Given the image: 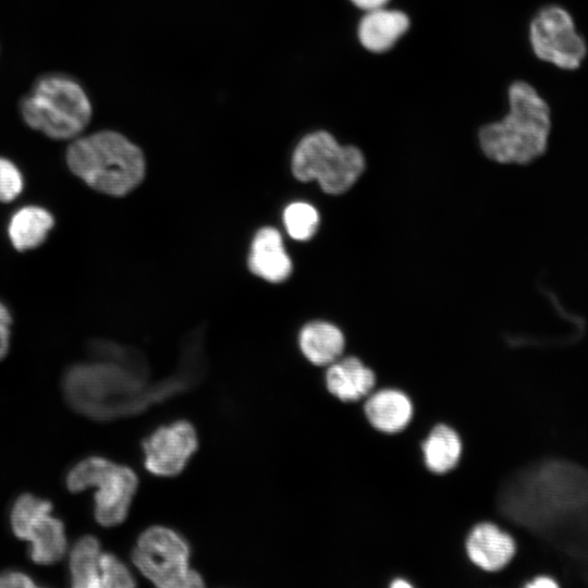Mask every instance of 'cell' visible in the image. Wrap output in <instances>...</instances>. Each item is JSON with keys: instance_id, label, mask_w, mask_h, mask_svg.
<instances>
[{"instance_id": "24", "label": "cell", "mask_w": 588, "mask_h": 588, "mask_svg": "<svg viewBox=\"0 0 588 588\" xmlns=\"http://www.w3.org/2000/svg\"><path fill=\"white\" fill-rule=\"evenodd\" d=\"M12 317L8 307L0 302V360L8 354Z\"/></svg>"}, {"instance_id": "12", "label": "cell", "mask_w": 588, "mask_h": 588, "mask_svg": "<svg viewBox=\"0 0 588 588\" xmlns=\"http://www.w3.org/2000/svg\"><path fill=\"white\" fill-rule=\"evenodd\" d=\"M362 408L370 427L389 436L403 432L414 416L412 399L395 387L376 388L363 400Z\"/></svg>"}, {"instance_id": "5", "label": "cell", "mask_w": 588, "mask_h": 588, "mask_svg": "<svg viewBox=\"0 0 588 588\" xmlns=\"http://www.w3.org/2000/svg\"><path fill=\"white\" fill-rule=\"evenodd\" d=\"M365 168V158L355 146H343L326 131L305 135L292 155V172L303 182L317 181L328 194L346 192Z\"/></svg>"}, {"instance_id": "8", "label": "cell", "mask_w": 588, "mask_h": 588, "mask_svg": "<svg viewBox=\"0 0 588 588\" xmlns=\"http://www.w3.org/2000/svg\"><path fill=\"white\" fill-rule=\"evenodd\" d=\"M528 36L534 54L562 71L578 70L588 53L573 15L559 4L546 5L535 14Z\"/></svg>"}, {"instance_id": "16", "label": "cell", "mask_w": 588, "mask_h": 588, "mask_svg": "<svg viewBox=\"0 0 588 588\" xmlns=\"http://www.w3.org/2000/svg\"><path fill=\"white\" fill-rule=\"evenodd\" d=\"M425 468L432 475L453 471L463 455V441L455 428L446 422L434 424L420 441Z\"/></svg>"}, {"instance_id": "19", "label": "cell", "mask_w": 588, "mask_h": 588, "mask_svg": "<svg viewBox=\"0 0 588 588\" xmlns=\"http://www.w3.org/2000/svg\"><path fill=\"white\" fill-rule=\"evenodd\" d=\"M99 540L86 535L79 538L70 552V576L75 588H101Z\"/></svg>"}, {"instance_id": "1", "label": "cell", "mask_w": 588, "mask_h": 588, "mask_svg": "<svg viewBox=\"0 0 588 588\" xmlns=\"http://www.w3.org/2000/svg\"><path fill=\"white\" fill-rule=\"evenodd\" d=\"M203 373L200 353L193 346L184 352L175 373L155 382L149 380L148 368L100 359L70 367L62 389L75 412L95 420H112L138 415L192 390Z\"/></svg>"}, {"instance_id": "10", "label": "cell", "mask_w": 588, "mask_h": 588, "mask_svg": "<svg viewBox=\"0 0 588 588\" xmlns=\"http://www.w3.org/2000/svg\"><path fill=\"white\" fill-rule=\"evenodd\" d=\"M197 448V432L189 421L181 419L162 425L142 442L145 468L160 477L176 476Z\"/></svg>"}, {"instance_id": "14", "label": "cell", "mask_w": 588, "mask_h": 588, "mask_svg": "<svg viewBox=\"0 0 588 588\" xmlns=\"http://www.w3.org/2000/svg\"><path fill=\"white\" fill-rule=\"evenodd\" d=\"M408 16L399 10L379 8L366 11L357 27L362 46L373 53L385 52L407 32Z\"/></svg>"}, {"instance_id": "23", "label": "cell", "mask_w": 588, "mask_h": 588, "mask_svg": "<svg viewBox=\"0 0 588 588\" xmlns=\"http://www.w3.org/2000/svg\"><path fill=\"white\" fill-rule=\"evenodd\" d=\"M37 587L36 583L25 573L7 571L0 573V588Z\"/></svg>"}, {"instance_id": "13", "label": "cell", "mask_w": 588, "mask_h": 588, "mask_svg": "<svg viewBox=\"0 0 588 588\" xmlns=\"http://www.w3.org/2000/svg\"><path fill=\"white\" fill-rule=\"evenodd\" d=\"M324 387L341 403H358L377 388V376L362 359L347 356L328 366Z\"/></svg>"}, {"instance_id": "15", "label": "cell", "mask_w": 588, "mask_h": 588, "mask_svg": "<svg viewBox=\"0 0 588 588\" xmlns=\"http://www.w3.org/2000/svg\"><path fill=\"white\" fill-rule=\"evenodd\" d=\"M248 267L254 274L269 282L279 283L289 278L292 262L275 229L267 226L256 233Z\"/></svg>"}, {"instance_id": "25", "label": "cell", "mask_w": 588, "mask_h": 588, "mask_svg": "<svg viewBox=\"0 0 588 588\" xmlns=\"http://www.w3.org/2000/svg\"><path fill=\"white\" fill-rule=\"evenodd\" d=\"M355 7L360 10L370 11L385 7L390 0H350Z\"/></svg>"}, {"instance_id": "2", "label": "cell", "mask_w": 588, "mask_h": 588, "mask_svg": "<svg viewBox=\"0 0 588 588\" xmlns=\"http://www.w3.org/2000/svg\"><path fill=\"white\" fill-rule=\"evenodd\" d=\"M509 112L479 131L485 155L500 163L527 164L542 156L549 144L551 109L529 83L516 81L507 90Z\"/></svg>"}, {"instance_id": "26", "label": "cell", "mask_w": 588, "mask_h": 588, "mask_svg": "<svg viewBox=\"0 0 588 588\" xmlns=\"http://www.w3.org/2000/svg\"><path fill=\"white\" fill-rule=\"evenodd\" d=\"M525 586L527 588H553L556 587L558 584L548 576H538L529 580Z\"/></svg>"}, {"instance_id": "4", "label": "cell", "mask_w": 588, "mask_h": 588, "mask_svg": "<svg viewBox=\"0 0 588 588\" xmlns=\"http://www.w3.org/2000/svg\"><path fill=\"white\" fill-rule=\"evenodd\" d=\"M20 109L29 127L53 139L76 137L93 115L84 88L64 74L40 77L22 99Z\"/></svg>"}, {"instance_id": "22", "label": "cell", "mask_w": 588, "mask_h": 588, "mask_svg": "<svg viewBox=\"0 0 588 588\" xmlns=\"http://www.w3.org/2000/svg\"><path fill=\"white\" fill-rule=\"evenodd\" d=\"M23 187L24 180L20 169L11 160L0 157V201L14 200Z\"/></svg>"}, {"instance_id": "21", "label": "cell", "mask_w": 588, "mask_h": 588, "mask_svg": "<svg viewBox=\"0 0 588 588\" xmlns=\"http://www.w3.org/2000/svg\"><path fill=\"white\" fill-rule=\"evenodd\" d=\"M101 587L130 588L136 581L130 568L113 553L103 552L100 556Z\"/></svg>"}, {"instance_id": "20", "label": "cell", "mask_w": 588, "mask_h": 588, "mask_svg": "<svg viewBox=\"0 0 588 588\" xmlns=\"http://www.w3.org/2000/svg\"><path fill=\"white\" fill-rule=\"evenodd\" d=\"M283 222L291 237L297 241H307L317 231L319 216L311 205L297 201L285 208Z\"/></svg>"}, {"instance_id": "3", "label": "cell", "mask_w": 588, "mask_h": 588, "mask_svg": "<svg viewBox=\"0 0 588 588\" xmlns=\"http://www.w3.org/2000/svg\"><path fill=\"white\" fill-rule=\"evenodd\" d=\"M65 161L73 174L91 188L124 196L144 179L145 157L123 134L103 130L73 140Z\"/></svg>"}, {"instance_id": "18", "label": "cell", "mask_w": 588, "mask_h": 588, "mask_svg": "<svg viewBox=\"0 0 588 588\" xmlns=\"http://www.w3.org/2000/svg\"><path fill=\"white\" fill-rule=\"evenodd\" d=\"M54 225L52 215L44 207L28 205L10 218L8 235L13 247L26 252L39 247Z\"/></svg>"}, {"instance_id": "9", "label": "cell", "mask_w": 588, "mask_h": 588, "mask_svg": "<svg viewBox=\"0 0 588 588\" xmlns=\"http://www.w3.org/2000/svg\"><path fill=\"white\" fill-rule=\"evenodd\" d=\"M51 513L50 501L25 493L14 502L10 514L14 535L29 542L32 560L41 565L59 562L66 552L64 525Z\"/></svg>"}, {"instance_id": "17", "label": "cell", "mask_w": 588, "mask_h": 588, "mask_svg": "<svg viewBox=\"0 0 588 588\" xmlns=\"http://www.w3.org/2000/svg\"><path fill=\"white\" fill-rule=\"evenodd\" d=\"M298 344L309 363L315 366H329L342 356L345 339L335 326L315 321L301 330Z\"/></svg>"}, {"instance_id": "11", "label": "cell", "mask_w": 588, "mask_h": 588, "mask_svg": "<svg viewBox=\"0 0 588 588\" xmlns=\"http://www.w3.org/2000/svg\"><path fill=\"white\" fill-rule=\"evenodd\" d=\"M464 551L468 561L479 571L498 573L513 560L516 543L504 529L483 519L475 523L467 531Z\"/></svg>"}, {"instance_id": "6", "label": "cell", "mask_w": 588, "mask_h": 588, "mask_svg": "<svg viewBox=\"0 0 588 588\" xmlns=\"http://www.w3.org/2000/svg\"><path fill=\"white\" fill-rule=\"evenodd\" d=\"M65 483L71 492L95 488V518L105 527L120 525L127 517L138 488L136 473L101 456H89L74 465Z\"/></svg>"}, {"instance_id": "7", "label": "cell", "mask_w": 588, "mask_h": 588, "mask_svg": "<svg viewBox=\"0 0 588 588\" xmlns=\"http://www.w3.org/2000/svg\"><path fill=\"white\" fill-rule=\"evenodd\" d=\"M191 548L175 530L151 526L137 538L132 561L155 586L161 588H198L204 579L189 565Z\"/></svg>"}]
</instances>
